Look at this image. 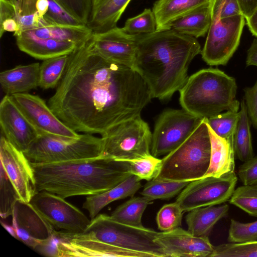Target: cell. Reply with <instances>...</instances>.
Masks as SVG:
<instances>
[{"label":"cell","mask_w":257,"mask_h":257,"mask_svg":"<svg viewBox=\"0 0 257 257\" xmlns=\"http://www.w3.org/2000/svg\"><path fill=\"white\" fill-rule=\"evenodd\" d=\"M152 98L137 71L101 56L91 38L69 55L48 105L74 131L101 136L112 126L140 115Z\"/></svg>","instance_id":"6da1fadb"},{"label":"cell","mask_w":257,"mask_h":257,"mask_svg":"<svg viewBox=\"0 0 257 257\" xmlns=\"http://www.w3.org/2000/svg\"><path fill=\"white\" fill-rule=\"evenodd\" d=\"M135 36L133 69L146 82L152 98L170 99L186 82L189 66L201 51L199 43L171 29Z\"/></svg>","instance_id":"7a4b0ae2"},{"label":"cell","mask_w":257,"mask_h":257,"mask_svg":"<svg viewBox=\"0 0 257 257\" xmlns=\"http://www.w3.org/2000/svg\"><path fill=\"white\" fill-rule=\"evenodd\" d=\"M31 164L37 191H48L64 198L101 193L131 175L127 162L102 155L65 162Z\"/></svg>","instance_id":"3957f363"},{"label":"cell","mask_w":257,"mask_h":257,"mask_svg":"<svg viewBox=\"0 0 257 257\" xmlns=\"http://www.w3.org/2000/svg\"><path fill=\"white\" fill-rule=\"evenodd\" d=\"M235 79L218 68L202 69L188 77L180 89L182 109L200 118H209L223 110L238 111Z\"/></svg>","instance_id":"277c9868"},{"label":"cell","mask_w":257,"mask_h":257,"mask_svg":"<svg viewBox=\"0 0 257 257\" xmlns=\"http://www.w3.org/2000/svg\"><path fill=\"white\" fill-rule=\"evenodd\" d=\"M210 154L207 118H203L183 143L161 159L154 179L189 182L201 179L209 168Z\"/></svg>","instance_id":"5b68a950"},{"label":"cell","mask_w":257,"mask_h":257,"mask_svg":"<svg viewBox=\"0 0 257 257\" xmlns=\"http://www.w3.org/2000/svg\"><path fill=\"white\" fill-rule=\"evenodd\" d=\"M103 149L102 137L92 134L74 139L39 135L24 153L31 163H48L97 157Z\"/></svg>","instance_id":"8992f818"},{"label":"cell","mask_w":257,"mask_h":257,"mask_svg":"<svg viewBox=\"0 0 257 257\" xmlns=\"http://www.w3.org/2000/svg\"><path fill=\"white\" fill-rule=\"evenodd\" d=\"M83 232L102 242L142 252L149 257H166L155 241L158 232L145 227H134L117 222L105 214H98L92 219Z\"/></svg>","instance_id":"52a82bcc"},{"label":"cell","mask_w":257,"mask_h":257,"mask_svg":"<svg viewBox=\"0 0 257 257\" xmlns=\"http://www.w3.org/2000/svg\"><path fill=\"white\" fill-rule=\"evenodd\" d=\"M152 134L147 122L141 115L118 123L101 137V155L117 160L128 161L151 155Z\"/></svg>","instance_id":"ba28073f"},{"label":"cell","mask_w":257,"mask_h":257,"mask_svg":"<svg viewBox=\"0 0 257 257\" xmlns=\"http://www.w3.org/2000/svg\"><path fill=\"white\" fill-rule=\"evenodd\" d=\"M203 118L183 109L163 111L152 134L151 154L158 157L173 151L192 134Z\"/></svg>","instance_id":"9c48e42d"},{"label":"cell","mask_w":257,"mask_h":257,"mask_svg":"<svg viewBox=\"0 0 257 257\" xmlns=\"http://www.w3.org/2000/svg\"><path fill=\"white\" fill-rule=\"evenodd\" d=\"M245 19L241 14L212 19L201 51L202 58L207 64L225 65L228 63L239 46Z\"/></svg>","instance_id":"30bf717a"},{"label":"cell","mask_w":257,"mask_h":257,"mask_svg":"<svg viewBox=\"0 0 257 257\" xmlns=\"http://www.w3.org/2000/svg\"><path fill=\"white\" fill-rule=\"evenodd\" d=\"M237 181L234 171L219 177H203L190 182L179 194L176 202L184 212L221 204L229 200Z\"/></svg>","instance_id":"8fae6325"},{"label":"cell","mask_w":257,"mask_h":257,"mask_svg":"<svg viewBox=\"0 0 257 257\" xmlns=\"http://www.w3.org/2000/svg\"><path fill=\"white\" fill-rule=\"evenodd\" d=\"M29 203L54 228L81 233L91 222L80 209L65 198L48 191L37 192Z\"/></svg>","instance_id":"7c38bea8"},{"label":"cell","mask_w":257,"mask_h":257,"mask_svg":"<svg viewBox=\"0 0 257 257\" xmlns=\"http://www.w3.org/2000/svg\"><path fill=\"white\" fill-rule=\"evenodd\" d=\"M57 257H149L148 255L102 242L85 232L55 230Z\"/></svg>","instance_id":"4fadbf2b"},{"label":"cell","mask_w":257,"mask_h":257,"mask_svg":"<svg viewBox=\"0 0 257 257\" xmlns=\"http://www.w3.org/2000/svg\"><path fill=\"white\" fill-rule=\"evenodd\" d=\"M11 96L40 135L73 139L80 136L64 123L38 95L24 93Z\"/></svg>","instance_id":"5bb4252c"},{"label":"cell","mask_w":257,"mask_h":257,"mask_svg":"<svg viewBox=\"0 0 257 257\" xmlns=\"http://www.w3.org/2000/svg\"><path fill=\"white\" fill-rule=\"evenodd\" d=\"M1 165L14 186L20 200L29 203L37 192L31 162L23 152L3 136L0 140Z\"/></svg>","instance_id":"9a60e30c"},{"label":"cell","mask_w":257,"mask_h":257,"mask_svg":"<svg viewBox=\"0 0 257 257\" xmlns=\"http://www.w3.org/2000/svg\"><path fill=\"white\" fill-rule=\"evenodd\" d=\"M12 216L16 238L33 249L49 240L56 230L30 203L18 200Z\"/></svg>","instance_id":"2e32d148"},{"label":"cell","mask_w":257,"mask_h":257,"mask_svg":"<svg viewBox=\"0 0 257 257\" xmlns=\"http://www.w3.org/2000/svg\"><path fill=\"white\" fill-rule=\"evenodd\" d=\"M0 126L2 135L23 152L40 135L9 95L0 103Z\"/></svg>","instance_id":"e0dca14e"},{"label":"cell","mask_w":257,"mask_h":257,"mask_svg":"<svg viewBox=\"0 0 257 257\" xmlns=\"http://www.w3.org/2000/svg\"><path fill=\"white\" fill-rule=\"evenodd\" d=\"M91 40L95 50L101 56L133 69L137 52L135 35L116 27L104 32L93 33Z\"/></svg>","instance_id":"ac0fdd59"},{"label":"cell","mask_w":257,"mask_h":257,"mask_svg":"<svg viewBox=\"0 0 257 257\" xmlns=\"http://www.w3.org/2000/svg\"><path fill=\"white\" fill-rule=\"evenodd\" d=\"M155 241L166 257H210L214 248L208 236H195L180 227L158 232Z\"/></svg>","instance_id":"d6986e66"},{"label":"cell","mask_w":257,"mask_h":257,"mask_svg":"<svg viewBox=\"0 0 257 257\" xmlns=\"http://www.w3.org/2000/svg\"><path fill=\"white\" fill-rule=\"evenodd\" d=\"M15 38L20 50L39 60L70 55L77 47L72 42L39 38L25 31L21 32Z\"/></svg>","instance_id":"ffe728a7"},{"label":"cell","mask_w":257,"mask_h":257,"mask_svg":"<svg viewBox=\"0 0 257 257\" xmlns=\"http://www.w3.org/2000/svg\"><path fill=\"white\" fill-rule=\"evenodd\" d=\"M40 64L19 65L0 73V83L6 95L28 93L39 87Z\"/></svg>","instance_id":"44dd1931"},{"label":"cell","mask_w":257,"mask_h":257,"mask_svg":"<svg viewBox=\"0 0 257 257\" xmlns=\"http://www.w3.org/2000/svg\"><path fill=\"white\" fill-rule=\"evenodd\" d=\"M131 0H92L87 26L93 33L117 27V23Z\"/></svg>","instance_id":"7402d4cb"},{"label":"cell","mask_w":257,"mask_h":257,"mask_svg":"<svg viewBox=\"0 0 257 257\" xmlns=\"http://www.w3.org/2000/svg\"><path fill=\"white\" fill-rule=\"evenodd\" d=\"M141 180L136 175L131 174L112 188L86 197L82 207L89 212V217L92 219L110 203L133 197L142 187Z\"/></svg>","instance_id":"603a6c76"},{"label":"cell","mask_w":257,"mask_h":257,"mask_svg":"<svg viewBox=\"0 0 257 257\" xmlns=\"http://www.w3.org/2000/svg\"><path fill=\"white\" fill-rule=\"evenodd\" d=\"M207 124L210 139L211 154L209 166L203 177H219L234 170L233 145L218 136L208 123Z\"/></svg>","instance_id":"cb8c5ba5"},{"label":"cell","mask_w":257,"mask_h":257,"mask_svg":"<svg viewBox=\"0 0 257 257\" xmlns=\"http://www.w3.org/2000/svg\"><path fill=\"white\" fill-rule=\"evenodd\" d=\"M210 0H158L153 8L157 22V30L169 29L170 25L176 20Z\"/></svg>","instance_id":"d4e9b609"},{"label":"cell","mask_w":257,"mask_h":257,"mask_svg":"<svg viewBox=\"0 0 257 257\" xmlns=\"http://www.w3.org/2000/svg\"><path fill=\"white\" fill-rule=\"evenodd\" d=\"M228 210L227 204L192 209L188 211L185 217L187 230L195 236L208 237L214 225L226 215Z\"/></svg>","instance_id":"484cf974"},{"label":"cell","mask_w":257,"mask_h":257,"mask_svg":"<svg viewBox=\"0 0 257 257\" xmlns=\"http://www.w3.org/2000/svg\"><path fill=\"white\" fill-rule=\"evenodd\" d=\"M25 31L39 38L72 42L77 46L90 40L93 34L86 25L51 24Z\"/></svg>","instance_id":"4316f807"},{"label":"cell","mask_w":257,"mask_h":257,"mask_svg":"<svg viewBox=\"0 0 257 257\" xmlns=\"http://www.w3.org/2000/svg\"><path fill=\"white\" fill-rule=\"evenodd\" d=\"M212 22L210 3L202 5L173 22L169 29L197 38L207 33Z\"/></svg>","instance_id":"83f0119b"},{"label":"cell","mask_w":257,"mask_h":257,"mask_svg":"<svg viewBox=\"0 0 257 257\" xmlns=\"http://www.w3.org/2000/svg\"><path fill=\"white\" fill-rule=\"evenodd\" d=\"M240 115L233 138L234 155L242 162L254 156L248 117L244 99L240 103Z\"/></svg>","instance_id":"f1b7e54d"},{"label":"cell","mask_w":257,"mask_h":257,"mask_svg":"<svg viewBox=\"0 0 257 257\" xmlns=\"http://www.w3.org/2000/svg\"><path fill=\"white\" fill-rule=\"evenodd\" d=\"M151 201L146 197H132L118 206L110 215L114 220L132 226L144 227L142 218Z\"/></svg>","instance_id":"f546056e"},{"label":"cell","mask_w":257,"mask_h":257,"mask_svg":"<svg viewBox=\"0 0 257 257\" xmlns=\"http://www.w3.org/2000/svg\"><path fill=\"white\" fill-rule=\"evenodd\" d=\"M69 55H64L43 60L39 69V87L53 88L58 85L66 68Z\"/></svg>","instance_id":"4dcf8cb0"},{"label":"cell","mask_w":257,"mask_h":257,"mask_svg":"<svg viewBox=\"0 0 257 257\" xmlns=\"http://www.w3.org/2000/svg\"><path fill=\"white\" fill-rule=\"evenodd\" d=\"M19 31L21 32L49 25L38 10L37 0H17Z\"/></svg>","instance_id":"1f68e13d"},{"label":"cell","mask_w":257,"mask_h":257,"mask_svg":"<svg viewBox=\"0 0 257 257\" xmlns=\"http://www.w3.org/2000/svg\"><path fill=\"white\" fill-rule=\"evenodd\" d=\"M190 182L153 179L145 184L141 194L151 201L168 199L179 194Z\"/></svg>","instance_id":"d6a6232c"},{"label":"cell","mask_w":257,"mask_h":257,"mask_svg":"<svg viewBox=\"0 0 257 257\" xmlns=\"http://www.w3.org/2000/svg\"><path fill=\"white\" fill-rule=\"evenodd\" d=\"M240 115L239 111L227 110L207 118V123L218 136L233 145L234 135Z\"/></svg>","instance_id":"836d02e7"},{"label":"cell","mask_w":257,"mask_h":257,"mask_svg":"<svg viewBox=\"0 0 257 257\" xmlns=\"http://www.w3.org/2000/svg\"><path fill=\"white\" fill-rule=\"evenodd\" d=\"M229 202L249 215L257 217V184L243 185L235 189Z\"/></svg>","instance_id":"e575fe53"},{"label":"cell","mask_w":257,"mask_h":257,"mask_svg":"<svg viewBox=\"0 0 257 257\" xmlns=\"http://www.w3.org/2000/svg\"><path fill=\"white\" fill-rule=\"evenodd\" d=\"M122 29L131 35L155 32L157 31V22L153 11L146 9L139 15L127 19Z\"/></svg>","instance_id":"d590c367"},{"label":"cell","mask_w":257,"mask_h":257,"mask_svg":"<svg viewBox=\"0 0 257 257\" xmlns=\"http://www.w3.org/2000/svg\"><path fill=\"white\" fill-rule=\"evenodd\" d=\"M183 212L176 201L164 205L157 214L158 228L162 231H169L180 227Z\"/></svg>","instance_id":"8d00e7d4"},{"label":"cell","mask_w":257,"mask_h":257,"mask_svg":"<svg viewBox=\"0 0 257 257\" xmlns=\"http://www.w3.org/2000/svg\"><path fill=\"white\" fill-rule=\"evenodd\" d=\"M129 172L141 180L150 181L156 176L161 166V159L152 154L138 159L126 161Z\"/></svg>","instance_id":"74e56055"},{"label":"cell","mask_w":257,"mask_h":257,"mask_svg":"<svg viewBox=\"0 0 257 257\" xmlns=\"http://www.w3.org/2000/svg\"><path fill=\"white\" fill-rule=\"evenodd\" d=\"M0 215L2 218L12 215L14 205L19 200L16 191L1 165Z\"/></svg>","instance_id":"f35d334b"},{"label":"cell","mask_w":257,"mask_h":257,"mask_svg":"<svg viewBox=\"0 0 257 257\" xmlns=\"http://www.w3.org/2000/svg\"><path fill=\"white\" fill-rule=\"evenodd\" d=\"M210 257H257V240L243 243L229 242L214 246Z\"/></svg>","instance_id":"ab89813d"},{"label":"cell","mask_w":257,"mask_h":257,"mask_svg":"<svg viewBox=\"0 0 257 257\" xmlns=\"http://www.w3.org/2000/svg\"><path fill=\"white\" fill-rule=\"evenodd\" d=\"M227 239L230 243H237L257 240V220L249 223H241L231 219Z\"/></svg>","instance_id":"60d3db41"},{"label":"cell","mask_w":257,"mask_h":257,"mask_svg":"<svg viewBox=\"0 0 257 257\" xmlns=\"http://www.w3.org/2000/svg\"><path fill=\"white\" fill-rule=\"evenodd\" d=\"M19 31L18 15L16 3L0 0V37L6 32L16 35Z\"/></svg>","instance_id":"b9f144b4"},{"label":"cell","mask_w":257,"mask_h":257,"mask_svg":"<svg viewBox=\"0 0 257 257\" xmlns=\"http://www.w3.org/2000/svg\"><path fill=\"white\" fill-rule=\"evenodd\" d=\"M68 13L82 23L87 24L92 0H54Z\"/></svg>","instance_id":"7bdbcfd3"},{"label":"cell","mask_w":257,"mask_h":257,"mask_svg":"<svg viewBox=\"0 0 257 257\" xmlns=\"http://www.w3.org/2000/svg\"><path fill=\"white\" fill-rule=\"evenodd\" d=\"M210 6L212 19H222L241 14L237 0H210Z\"/></svg>","instance_id":"ee69618b"},{"label":"cell","mask_w":257,"mask_h":257,"mask_svg":"<svg viewBox=\"0 0 257 257\" xmlns=\"http://www.w3.org/2000/svg\"><path fill=\"white\" fill-rule=\"evenodd\" d=\"M237 174L243 185L257 184V156L244 162L238 167Z\"/></svg>","instance_id":"f6af8a7d"},{"label":"cell","mask_w":257,"mask_h":257,"mask_svg":"<svg viewBox=\"0 0 257 257\" xmlns=\"http://www.w3.org/2000/svg\"><path fill=\"white\" fill-rule=\"evenodd\" d=\"M244 92L248 117L254 127L257 129V80L252 87H246Z\"/></svg>","instance_id":"bcb514c9"},{"label":"cell","mask_w":257,"mask_h":257,"mask_svg":"<svg viewBox=\"0 0 257 257\" xmlns=\"http://www.w3.org/2000/svg\"><path fill=\"white\" fill-rule=\"evenodd\" d=\"M237 2L241 14L245 19L257 10V0H237Z\"/></svg>","instance_id":"7dc6e473"},{"label":"cell","mask_w":257,"mask_h":257,"mask_svg":"<svg viewBox=\"0 0 257 257\" xmlns=\"http://www.w3.org/2000/svg\"><path fill=\"white\" fill-rule=\"evenodd\" d=\"M246 66H257V38L253 40L247 50Z\"/></svg>","instance_id":"c3c4849f"},{"label":"cell","mask_w":257,"mask_h":257,"mask_svg":"<svg viewBox=\"0 0 257 257\" xmlns=\"http://www.w3.org/2000/svg\"><path fill=\"white\" fill-rule=\"evenodd\" d=\"M245 20L250 32L257 37V10Z\"/></svg>","instance_id":"681fc988"},{"label":"cell","mask_w":257,"mask_h":257,"mask_svg":"<svg viewBox=\"0 0 257 257\" xmlns=\"http://www.w3.org/2000/svg\"><path fill=\"white\" fill-rule=\"evenodd\" d=\"M2 226L15 238H16V233L14 229L13 226H10L4 222H3L2 221H1Z\"/></svg>","instance_id":"f907efd6"},{"label":"cell","mask_w":257,"mask_h":257,"mask_svg":"<svg viewBox=\"0 0 257 257\" xmlns=\"http://www.w3.org/2000/svg\"><path fill=\"white\" fill-rule=\"evenodd\" d=\"M10 1L14 3H16V2L17 1V0H10Z\"/></svg>","instance_id":"816d5d0a"}]
</instances>
